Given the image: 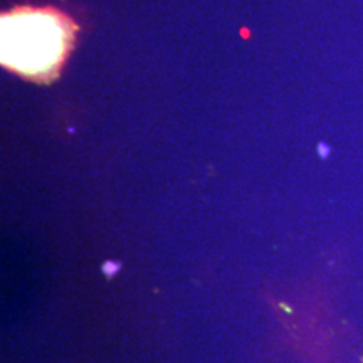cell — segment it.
I'll return each mask as SVG.
<instances>
[{"label":"cell","instance_id":"1","mask_svg":"<svg viewBox=\"0 0 363 363\" xmlns=\"http://www.w3.org/2000/svg\"><path fill=\"white\" fill-rule=\"evenodd\" d=\"M76 26L54 9L21 7L2 16V65L33 81L56 78L74 44Z\"/></svg>","mask_w":363,"mask_h":363}]
</instances>
